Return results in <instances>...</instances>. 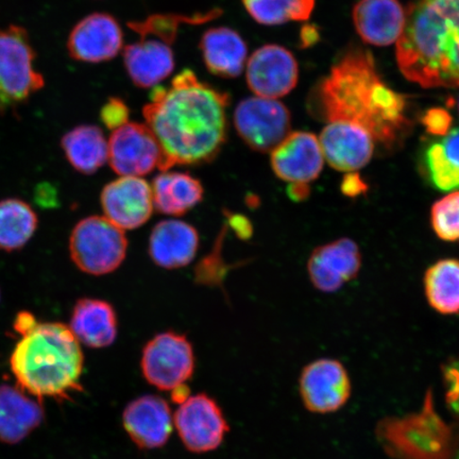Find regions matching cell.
Listing matches in <instances>:
<instances>
[{"label":"cell","instance_id":"obj_3","mask_svg":"<svg viewBox=\"0 0 459 459\" xmlns=\"http://www.w3.org/2000/svg\"><path fill=\"white\" fill-rule=\"evenodd\" d=\"M403 76L423 89L459 86V0H415L398 39Z\"/></svg>","mask_w":459,"mask_h":459},{"label":"cell","instance_id":"obj_5","mask_svg":"<svg viewBox=\"0 0 459 459\" xmlns=\"http://www.w3.org/2000/svg\"><path fill=\"white\" fill-rule=\"evenodd\" d=\"M25 28H0V113L22 105L45 85Z\"/></svg>","mask_w":459,"mask_h":459},{"label":"cell","instance_id":"obj_35","mask_svg":"<svg viewBox=\"0 0 459 459\" xmlns=\"http://www.w3.org/2000/svg\"><path fill=\"white\" fill-rule=\"evenodd\" d=\"M421 123L428 134L435 136H446L450 132L453 118L445 108H433L422 115Z\"/></svg>","mask_w":459,"mask_h":459},{"label":"cell","instance_id":"obj_31","mask_svg":"<svg viewBox=\"0 0 459 459\" xmlns=\"http://www.w3.org/2000/svg\"><path fill=\"white\" fill-rule=\"evenodd\" d=\"M423 168L433 187L441 192L458 191L459 169L446 159L439 141L427 147L423 156Z\"/></svg>","mask_w":459,"mask_h":459},{"label":"cell","instance_id":"obj_12","mask_svg":"<svg viewBox=\"0 0 459 459\" xmlns=\"http://www.w3.org/2000/svg\"><path fill=\"white\" fill-rule=\"evenodd\" d=\"M304 406L316 414L341 410L351 395V382L340 361L321 359L304 367L299 381Z\"/></svg>","mask_w":459,"mask_h":459},{"label":"cell","instance_id":"obj_4","mask_svg":"<svg viewBox=\"0 0 459 459\" xmlns=\"http://www.w3.org/2000/svg\"><path fill=\"white\" fill-rule=\"evenodd\" d=\"M11 368L20 386L37 397L68 398L82 389V346L70 326L36 321L22 333Z\"/></svg>","mask_w":459,"mask_h":459},{"label":"cell","instance_id":"obj_24","mask_svg":"<svg viewBox=\"0 0 459 459\" xmlns=\"http://www.w3.org/2000/svg\"><path fill=\"white\" fill-rule=\"evenodd\" d=\"M153 206L159 213L182 216L201 203L204 186L186 172L162 171L152 182Z\"/></svg>","mask_w":459,"mask_h":459},{"label":"cell","instance_id":"obj_15","mask_svg":"<svg viewBox=\"0 0 459 459\" xmlns=\"http://www.w3.org/2000/svg\"><path fill=\"white\" fill-rule=\"evenodd\" d=\"M272 168L279 179L308 185L324 169V153L311 132H292L272 152Z\"/></svg>","mask_w":459,"mask_h":459},{"label":"cell","instance_id":"obj_18","mask_svg":"<svg viewBox=\"0 0 459 459\" xmlns=\"http://www.w3.org/2000/svg\"><path fill=\"white\" fill-rule=\"evenodd\" d=\"M318 140L326 162L338 171L365 168L375 152V139L368 131L353 124L328 123Z\"/></svg>","mask_w":459,"mask_h":459},{"label":"cell","instance_id":"obj_39","mask_svg":"<svg viewBox=\"0 0 459 459\" xmlns=\"http://www.w3.org/2000/svg\"><path fill=\"white\" fill-rule=\"evenodd\" d=\"M231 225L233 226L235 231H237L239 237L249 238L252 233V227L250 222L246 220L243 216H233L231 217Z\"/></svg>","mask_w":459,"mask_h":459},{"label":"cell","instance_id":"obj_6","mask_svg":"<svg viewBox=\"0 0 459 459\" xmlns=\"http://www.w3.org/2000/svg\"><path fill=\"white\" fill-rule=\"evenodd\" d=\"M128 240L122 229L105 216L80 221L70 238V254L80 271L91 275L111 273L127 255Z\"/></svg>","mask_w":459,"mask_h":459},{"label":"cell","instance_id":"obj_25","mask_svg":"<svg viewBox=\"0 0 459 459\" xmlns=\"http://www.w3.org/2000/svg\"><path fill=\"white\" fill-rule=\"evenodd\" d=\"M42 407L10 386L0 387V440L15 444L41 423Z\"/></svg>","mask_w":459,"mask_h":459},{"label":"cell","instance_id":"obj_28","mask_svg":"<svg viewBox=\"0 0 459 459\" xmlns=\"http://www.w3.org/2000/svg\"><path fill=\"white\" fill-rule=\"evenodd\" d=\"M38 228V216L31 206L20 199L0 201V249L22 248Z\"/></svg>","mask_w":459,"mask_h":459},{"label":"cell","instance_id":"obj_10","mask_svg":"<svg viewBox=\"0 0 459 459\" xmlns=\"http://www.w3.org/2000/svg\"><path fill=\"white\" fill-rule=\"evenodd\" d=\"M174 426L186 449L197 455L216 450L230 430L220 405L205 394L191 395L178 407Z\"/></svg>","mask_w":459,"mask_h":459},{"label":"cell","instance_id":"obj_19","mask_svg":"<svg viewBox=\"0 0 459 459\" xmlns=\"http://www.w3.org/2000/svg\"><path fill=\"white\" fill-rule=\"evenodd\" d=\"M126 46L124 65L137 88L151 89L169 77L175 70L172 45L151 36Z\"/></svg>","mask_w":459,"mask_h":459},{"label":"cell","instance_id":"obj_42","mask_svg":"<svg viewBox=\"0 0 459 459\" xmlns=\"http://www.w3.org/2000/svg\"><path fill=\"white\" fill-rule=\"evenodd\" d=\"M458 108H459V100H458Z\"/></svg>","mask_w":459,"mask_h":459},{"label":"cell","instance_id":"obj_16","mask_svg":"<svg viewBox=\"0 0 459 459\" xmlns=\"http://www.w3.org/2000/svg\"><path fill=\"white\" fill-rule=\"evenodd\" d=\"M126 432L143 450L162 447L174 429V416L164 399L147 394L131 401L123 414Z\"/></svg>","mask_w":459,"mask_h":459},{"label":"cell","instance_id":"obj_41","mask_svg":"<svg viewBox=\"0 0 459 459\" xmlns=\"http://www.w3.org/2000/svg\"><path fill=\"white\" fill-rule=\"evenodd\" d=\"M189 392H191V389H189L187 384H186V385L177 387L176 389L172 390V392H170L172 402L180 405L183 403V402L191 397V393Z\"/></svg>","mask_w":459,"mask_h":459},{"label":"cell","instance_id":"obj_17","mask_svg":"<svg viewBox=\"0 0 459 459\" xmlns=\"http://www.w3.org/2000/svg\"><path fill=\"white\" fill-rule=\"evenodd\" d=\"M361 255L354 240L341 238L318 247L307 263L309 279L320 291L335 292L359 273Z\"/></svg>","mask_w":459,"mask_h":459},{"label":"cell","instance_id":"obj_9","mask_svg":"<svg viewBox=\"0 0 459 459\" xmlns=\"http://www.w3.org/2000/svg\"><path fill=\"white\" fill-rule=\"evenodd\" d=\"M108 162L120 177H143L165 171L164 154L147 125L128 123L113 131L108 142Z\"/></svg>","mask_w":459,"mask_h":459},{"label":"cell","instance_id":"obj_14","mask_svg":"<svg viewBox=\"0 0 459 459\" xmlns=\"http://www.w3.org/2000/svg\"><path fill=\"white\" fill-rule=\"evenodd\" d=\"M100 200L107 220L123 231L142 227L154 209L152 186L139 177H120L108 183Z\"/></svg>","mask_w":459,"mask_h":459},{"label":"cell","instance_id":"obj_21","mask_svg":"<svg viewBox=\"0 0 459 459\" xmlns=\"http://www.w3.org/2000/svg\"><path fill=\"white\" fill-rule=\"evenodd\" d=\"M199 234L185 221H163L153 228L148 251L156 265L165 269L187 266L197 255Z\"/></svg>","mask_w":459,"mask_h":459},{"label":"cell","instance_id":"obj_27","mask_svg":"<svg viewBox=\"0 0 459 459\" xmlns=\"http://www.w3.org/2000/svg\"><path fill=\"white\" fill-rule=\"evenodd\" d=\"M424 290L436 312L459 314V260L444 258L433 264L424 275Z\"/></svg>","mask_w":459,"mask_h":459},{"label":"cell","instance_id":"obj_22","mask_svg":"<svg viewBox=\"0 0 459 459\" xmlns=\"http://www.w3.org/2000/svg\"><path fill=\"white\" fill-rule=\"evenodd\" d=\"M199 48L208 71L220 78L240 76L248 61V46L232 28L208 29L200 39Z\"/></svg>","mask_w":459,"mask_h":459},{"label":"cell","instance_id":"obj_34","mask_svg":"<svg viewBox=\"0 0 459 459\" xmlns=\"http://www.w3.org/2000/svg\"><path fill=\"white\" fill-rule=\"evenodd\" d=\"M446 403L459 418V359H452L443 367Z\"/></svg>","mask_w":459,"mask_h":459},{"label":"cell","instance_id":"obj_20","mask_svg":"<svg viewBox=\"0 0 459 459\" xmlns=\"http://www.w3.org/2000/svg\"><path fill=\"white\" fill-rule=\"evenodd\" d=\"M352 16L364 42L389 46L397 43L403 33L406 11L399 0H359Z\"/></svg>","mask_w":459,"mask_h":459},{"label":"cell","instance_id":"obj_23","mask_svg":"<svg viewBox=\"0 0 459 459\" xmlns=\"http://www.w3.org/2000/svg\"><path fill=\"white\" fill-rule=\"evenodd\" d=\"M70 329L78 342L86 347H110L117 337V315L112 304L83 298L73 309Z\"/></svg>","mask_w":459,"mask_h":459},{"label":"cell","instance_id":"obj_26","mask_svg":"<svg viewBox=\"0 0 459 459\" xmlns=\"http://www.w3.org/2000/svg\"><path fill=\"white\" fill-rule=\"evenodd\" d=\"M61 147L74 169L93 175L108 162V146L99 126L82 125L62 137Z\"/></svg>","mask_w":459,"mask_h":459},{"label":"cell","instance_id":"obj_7","mask_svg":"<svg viewBox=\"0 0 459 459\" xmlns=\"http://www.w3.org/2000/svg\"><path fill=\"white\" fill-rule=\"evenodd\" d=\"M141 368L145 380L163 392L186 385L195 369L191 342L179 333H160L143 348Z\"/></svg>","mask_w":459,"mask_h":459},{"label":"cell","instance_id":"obj_1","mask_svg":"<svg viewBox=\"0 0 459 459\" xmlns=\"http://www.w3.org/2000/svg\"><path fill=\"white\" fill-rule=\"evenodd\" d=\"M230 101L227 91L201 82L191 70L177 74L170 88L153 90L143 115L162 149L165 171L215 160L227 141Z\"/></svg>","mask_w":459,"mask_h":459},{"label":"cell","instance_id":"obj_32","mask_svg":"<svg viewBox=\"0 0 459 459\" xmlns=\"http://www.w3.org/2000/svg\"><path fill=\"white\" fill-rule=\"evenodd\" d=\"M430 225L445 242H459V189L436 201L430 209Z\"/></svg>","mask_w":459,"mask_h":459},{"label":"cell","instance_id":"obj_38","mask_svg":"<svg viewBox=\"0 0 459 459\" xmlns=\"http://www.w3.org/2000/svg\"><path fill=\"white\" fill-rule=\"evenodd\" d=\"M287 195L296 203H301V201L306 200L311 195V188H309L308 185H304V183H291L289 188H287Z\"/></svg>","mask_w":459,"mask_h":459},{"label":"cell","instance_id":"obj_29","mask_svg":"<svg viewBox=\"0 0 459 459\" xmlns=\"http://www.w3.org/2000/svg\"><path fill=\"white\" fill-rule=\"evenodd\" d=\"M242 3L247 13L264 26L307 21L316 4L315 0H242Z\"/></svg>","mask_w":459,"mask_h":459},{"label":"cell","instance_id":"obj_33","mask_svg":"<svg viewBox=\"0 0 459 459\" xmlns=\"http://www.w3.org/2000/svg\"><path fill=\"white\" fill-rule=\"evenodd\" d=\"M130 110L123 100L118 97H111L103 105L100 111V118L108 129L117 130L129 123Z\"/></svg>","mask_w":459,"mask_h":459},{"label":"cell","instance_id":"obj_36","mask_svg":"<svg viewBox=\"0 0 459 459\" xmlns=\"http://www.w3.org/2000/svg\"><path fill=\"white\" fill-rule=\"evenodd\" d=\"M368 186L361 179V177L357 172H350L344 176L341 185V191L344 196L354 198L360 196L367 192Z\"/></svg>","mask_w":459,"mask_h":459},{"label":"cell","instance_id":"obj_37","mask_svg":"<svg viewBox=\"0 0 459 459\" xmlns=\"http://www.w3.org/2000/svg\"><path fill=\"white\" fill-rule=\"evenodd\" d=\"M439 143L446 159L459 169V128L449 132Z\"/></svg>","mask_w":459,"mask_h":459},{"label":"cell","instance_id":"obj_11","mask_svg":"<svg viewBox=\"0 0 459 459\" xmlns=\"http://www.w3.org/2000/svg\"><path fill=\"white\" fill-rule=\"evenodd\" d=\"M246 80L255 96L278 100L296 88L299 65L294 55L283 46L264 45L247 61Z\"/></svg>","mask_w":459,"mask_h":459},{"label":"cell","instance_id":"obj_40","mask_svg":"<svg viewBox=\"0 0 459 459\" xmlns=\"http://www.w3.org/2000/svg\"><path fill=\"white\" fill-rule=\"evenodd\" d=\"M302 48H309L319 41V33L317 28L313 25H307L302 28L300 34Z\"/></svg>","mask_w":459,"mask_h":459},{"label":"cell","instance_id":"obj_30","mask_svg":"<svg viewBox=\"0 0 459 459\" xmlns=\"http://www.w3.org/2000/svg\"><path fill=\"white\" fill-rule=\"evenodd\" d=\"M221 14L222 11L221 9H213L209 13L194 15L154 14L143 21L130 22L128 26L131 30L139 34L140 37L151 36L174 45L181 24H204V22L217 19Z\"/></svg>","mask_w":459,"mask_h":459},{"label":"cell","instance_id":"obj_2","mask_svg":"<svg viewBox=\"0 0 459 459\" xmlns=\"http://www.w3.org/2000/svg\"><path fill=\"white\" fill-rule=\"evenodd\" d=\"M314 108L326 124L344 122L390 146L410 128L406 97L383 82L369 51L351 49L318 86Z\"/></svg>","mask_w":459,"mask_h":459},{"label":"cell","instance_id":"obj_13","mask_svg":"<svg viewBox=\"0 0 459 459\" xmlns=\"http://www.w3.org/2000/svg\"><path fill=\"white\" fill-rule=\"evenodd\" d=\"M124 32L115 17L96 13L80 21L68 37L67 50L72 59L91 63L113 60L122 51Z\"/></svg>","mask_w":459,"mask_h":459},{"label":"cell","instance_id":"obj_8","mask_svg":"<svg viewBox=\"0 0 459 459\" xmlns=\"http://www.w3.org/2000/svg\"><path fill=\"white\" fill-rule=\"evenodd\" d=\"M233 122L247 146L265 153L272 152L290 134L291 115L282 102L255 96L238 103Z\"/></svg>","mask_w":459,"mask_h":459}]
</instances>
